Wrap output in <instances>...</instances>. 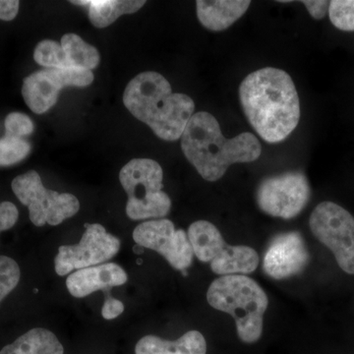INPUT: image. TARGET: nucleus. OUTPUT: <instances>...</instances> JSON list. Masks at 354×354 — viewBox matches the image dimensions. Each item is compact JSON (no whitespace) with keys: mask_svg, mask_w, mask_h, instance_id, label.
Listing matches in <instances>:
<instances>
[{"mask_svg":"<svg viewBox=\"0 0 354 354\" xmlns=\"http://www.w3.org/2000/svg\"><path fill=\"white\" fill-rule=\"evenodd\" d=\"M239 95L249 122L265 141L279 143L297 128L299 99L290 76L283 70L267 67L249 74Z\"/></svg>","mask_w":354,"mask_h":354,"instance_id":"1","label":"nucleus"},{"mask_svg":"<svg viewBox=\"0 0 354 354\" xmlns=\"http://www.w3.org/2000/svg\"><path fill=\"white\" fill-rule=\"evenodd\" d=\"M181 148L200 176L208 181L218 180L236 162H254L262 150L260 142L251 133L225 138L216 118L204 111L190 118L183 134Z\"/></svg>","mask_w":354,"mask_h":354,"instance_id":"2","label":"nucleus"},{"mask_svg":"<svg viewBox=\"0 0 354 354\" xmlns=\"http://www.w3.org/2000/svg\"><path fill=\"white\" fill-rule=\"evenodd\" d=\"M123 102L137 120L165 141L183 136L195 109L191 97L172 93L169 81L156 72H144L130 81Z\"/></svg>","mask_w":354,"mask_h":354,"instance_id":"3","label":"nucleus"},{"mask_svg":"<svg viewBox=\"0 0 354 354\" xmlns=\"http://www.w3.org/2000/svg\"><path fill=\"white\" fill-rule=\"evenodd\" d=\"M207 300L213 308L234 317L242 342L259 341L269 300L254 279L244 274L221 277L209 286Z\"/></svg>","mask_w":354,"mask_h":354,"instance_id":"4","label":"nucleus"},{"mask_svg":"<svg viewBox=\"0 0 354 354\" xmlns=\"http://www.w3.org/2000/svg\"><path fill=\"white\" fill-rule=\"evenodd\" d=\"M162 167L156 160L135 158L122 167L120 180L128 195L127 214L133 221L162 218L169 213L171 200L162 191Z\"/></svg>","mask_w":354,"mask_h":354,"instance_id":"5","label":"nucleus"},{"mask_svg":"<svg viewBox=\"0 0 354 354\" xmlns=\"http://www.w3.org/2000/svg\"><path fill=\"white\" fill-rule=\"evenodd\" d=\"M11 187L19 201L29 208L30 220L37 227L46 223L58 225L80 209V203L74 195L44 188L41 176L35 171L15 177Z\"/></svg>","mask_w":354,"mask_h":354,"instance_id":"6","label":"nucleus"},{"mask_svg":"<svg viewBox=\"0 0 354 354\" xmlns=\"http://www.w3.org/2000/svg\"><path fill=\"white\" fill-rule=\"evenodd\" d=\"M312 234L332 251L342 271L354 274V218L346 209L326 201L312 212Z\"/></svg>","mask_w":354,"mask_h":354,"instance_id":"7","label":"nucleus"},{"mask_svg":"<svg viewBox=\"0 0 354 354\" xmlns=\"http://www.w3.org/2000/svg\"><path fill=\"white\" fill-rule=\"evenodd\" d=\"M80 242L75 245L58 248L55 269L58 276H66L73 271L85 269L106 262L120 249V241L109 234L99 223H86Z\"/></svg>","mask_w":354,"mask_h":354,"instance_id":"8","label":"nucleus"},{"mask_svg":"<svg viewBox=\"0 0 354 354\" xmlns=\"http://www.w3.org/2000/svg\"><path fill=\"white\" fill-rule=\"evenodd\" d=\"M309 198L308 180L300 171H288L266 178L257 190L260 209L268 215L285 220L299 215Z\"/></svg>","mask_w":354,"mask_h":354,"instance_id":"9","label":"nucleus"},{"mask_svg":"<svg viewBox=\"0 0 354 354\" xmlns=\"http://www.w3.org/2000/svg\"><path fill=\"white\" fill-rule=\"evenodd\" d=\"M133 239L137 245L160 254L176 270L184 271L192 264L194 253L187 234L176 230L167 218L141 223L133 232Z\"/></svg>","mask_w":354,"mask_h":354,"instance_id":"10","label":"nucleus"},{"mask_svg":"<svg viewBox=\"0 0 354 354\" xmlns=\"http://www.w3.org/2000/svg\"><path fill=\"white\" fill-rule=\"evenodd\" d=\"M309 262V253L304 237L291 232L277 235L266 251L263 269L268 276L285 279L304 271Z\"/></svg>","mask_w":354,"mask_h":354,"instance_id":"11","label":"nucleus"},{"mask_svg":"<svg viewBox=\"0 0 354 354\" xmlns=\"http://www.w3.org/2000/svg\"><path fill=\"white\" fill-rule=\"evenodd\" d=\"M127 279V272L120 265L106 263L71 272L66 286L72 297L83 298L97 290L124 285Z\"/></svg>","mask_w":354,"mask_h":354,"instance_id":"12","label":"nucleus"},{"mask_svg":"<svg viewBox=\"0 0 354 354\" xmlns=\"http://www.w3.org/2000/svg\"><path fill=\"white\" fill-rule=\"evenodd\" d=\"M62 88L53 69L46 68L26 77L22 95L32 113L41 114L57 104Z\"/></svg>","mask_w":354,"mask_h":354,"instance_id":"13","label":"nucleus"},{"mask_svg":"<svg viewBox=\"0 0 354 354\" xmlns=\"http://www.w3.org/2000/svg\"><path fill=\"white\" fill-rule=\"evenodd\" d=\"M204 335L198 330H189L176 341H165L156 335L142 337L136 346V354H206Z\"/></svg>","mask_w":354,"mask_h":354,"instance_id":"14","label":"nucleus"},{"mask_svg":"<svg viewBox=\"0 0 354 354\" xmlns=\"http://www.w3.org/2000/svg\"><path fill=\"white\" fill-rule=\"evenodd\" d=\"M197 16L207 29H227L246 12L250 1H197Z\"/></svg>","mask_w":354,"mask_h":354,"instance_id":"15","label":"nucleus"},{"mask_svg":"<svg viewBox=\"0 0 354 354\" xmlns=\"http://www.w3.org/2000/svg\"><path fill=\"white\" fill-rule=\"evenodd\" d=\"M259 265V255L253 248L243 245H225L211 262L212 271L223 276L250 274Z\"/></svg>","mask_w":354,"mask_h":354,"instance_id":"16","label":"nucleus"},{"mask_svg":"<svg viewBox=\"0 0 354 354\" xmlns=\"http://www.w3.org/2000/svg\"><path fill=\"white\" fill-rule=\"evenodd\" d=\"M193 253L201 262L211 263L227 245L220 230L207 221H198L188 228Z\"/></svg>","mask_w":354,"mask_h":354,"instance_id":"17","label":"nucleus"},{"mask_svg":"<svg viewBox=\"0 0 354 354\" xmlns=\"http://www.w3.org/2000/svg\"><path fill=\"white\" fill-rule=\"evenodd\" d=\"M57 335L43 328H35L4 346L0 354H64Z\"/></svg>","mask_w":354,"mask_h":354,"instance_id":"18","label":"nucleus"},{"mask_svg":"<svg viewBox=\"0 0 354 354\" xmlns=\"http://www.w3.org/2000/svg\"><path fill=\"white\" fill-rule=\"evenodd\" d=\"M79 6H88V18L97 28H106L124 14L137 12L146 1L135 0H94V1H71Z\"/></svg>","mask_w":354,"mask_h":354,"instance_id":"19","label":"nucleus"},{"mask_svg":"<svg viewBox=\"0 0 354 354\" xmlns=\"http://www.w3.org/2000/svg\"><path fill=\"white\" fill-rule=\"evenodd\" d=\"M62 46L69 66L91 70L100 64V53L97 48L75 34L64 35L62 39Z\"/></svg>","mask_w":354,"mask_h":354,"instance_id":"20","label":"nucleus"},{"mask_svg":"<svg viewBox=\"0 0 354 354\" xmlns=\"http://www.w3.org/2000/svg\"><path fill=\"white\" fill-rule=\"evenodd\" d=\"M34 59L36 60L37 64L48 69L64 68L69 66L62 44L50 39H46L38 44L35 48Z\"/></svg>","mask_w":354,"mask_h":354,"instance_id":"21","label":"nucleus"},{"mask_svg":"<svg viewBox=\"0 0 354 354\" xmlns=\"http://www.w3.org/2000/svg\"><path fill=\"white\" fill-rule=\"evenodd\" d=\"M31 151L29 142L23 138L4 136L0 139V167H8L24 160Z\"/></svg>","mask_w":354,"mask_h":354,"instance_id":"22","label":"nucleus"},{"mask_svg":"<svg viewBox=\"0 0 354 354\" xmlns=\"http://www.w3.org/2000/svg\"><path fill=\"white\" fill-rule=\"evenodd\" d=\"M330 19L342 31H354V0H334L330 2Z\"/></svg>","mask_w":354,"mask_h":354,"instance_id":"23","label":"nucleus"},{"mask_svg":"<svg viewBox=\"0 0 354 354\" xmlns=\"http://www.w3.org/2000/svg\"><path fill=\"white\" fill-rule=\"evenodd\" d=\"M19 266L7 256H0V302L14 290L19 283Z\"/></svg>","mask_w":354,"mask_h":354,"instance_id":"24","label":"nucleus"},{"mask_svg":"<svg viewBox=\"0 0 354 354\" xmlns=\"http://www.w3.org/2000/svg\"><path fill=\"white\" fill-rule=\"evenodd\" d=\"M53 71L62 88L68 86L87 87L94 81L92 71L81 67L66 66L64 68H53Z\"/></svg>","mask_w":354,"mask_h":354,"instance_id":"25","label":"nucleus"},{"mask_svg":"<svg viewBox=\"0 0 354 354\" xmlns=\"http://www.w3.org/2000/svg\"><path fill=\"white\" fill-rule=\"evenodd\" d=\"M6 136L22 138L34 131V123L29 116L24 113H12L8 114L4 122Z\"/></svg>","mask_w":354,"mask_h":354,"instance_id":"26","label":"nucleus"},{"mask_svg":"<svg viewBox=\"0 0 354 354\" xmlns=\"http://www.w3.org/2000/svg\"><path fill=\"white\" fill-rule=\"evenodd\" d=\"M18 209L11 202L0 203V232L13 227L17 223Z\"/></svg>","mask_w":354,"mask_h":354,"instance_id":"27","label":"nucleus"},{"mask_svg":"<svg viewBox=\"0 0 354 354\" xmlns=\"http://www.w3.org/2000/svg\"><path fill=\"white\" fill-rule=\"evenodd\" d=\"M123 311H124V304L120 300L108 297L102 306V316L106 320H113L121 315Z\"/></svg>","mask_w":354,"mask_h":354,"instance_id":"28","label":"nucleus"},{"mask_svg":"<svg viewBox=\"0 0 354 354\" xmlns=\"http://www.w3.org/2000/svg\"><path fill=\"white\" fill-rule=\"evenodd\" d=\"M19 4L17 0H0V19L13 20L19 11Z\"/></svg>","mask_w":354,"mask_h":354,"instance_id":"29","label":"nucleus"},{"mask_svg":"<svg viewBox=\"0 0 354 354\" xmlns=\"http://www.w3.org/2000/svg\"><path fill=\"white\" fill-rule=\"evenodd\" d=\"M302 3L308 9L312 17L317 20L323 19L329 11V1H302Z\"/></svg>","mask_w":354,"mask_h":354,"instance_id":"30","label":"nucleus"}]
</instances>
